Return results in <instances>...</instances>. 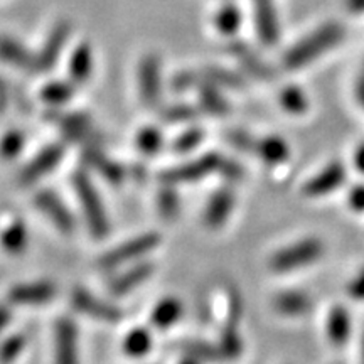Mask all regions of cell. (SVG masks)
<instances>
[{
  "label": "cell",
  "mask_w": 364,
  "mask_h": 364,
  "mask_svg": "<svg viewBox=\"0 0 364 364\" xmlns=\"http://www.w3.org/2000/svg\"><path fill=\"white\" fill-rule=\"evenodd\" d=\"M182 349H184V353L188 354V356L198 359V361H203V363L223 361L220 348L209 343H204V341H189V343L182 346Z\"/></svg>",
  "instance_id": "26"
},
{
  "label": "cell",
  "mask_w": 364,
  "mask_h": 364,
  "mask_svg": "<svg viewBox=\"0 0 364 364\" xmlns=\"http://www.w3.org/2000/svg\"><path fill=\"white\" fill-rule=\"evenodd\" d=\"M136 147L145 156H154L162 147V134L154 127L140 130L136 135Z\"/></svg>",
  "instance_id": "29"
},
{
  "label": "cell",
  "mask_w": 364,
  "mask_h": 364,
  "mask_svg": "<svg viewBox=\"0 0 364 364\" xmlns=\"http://www.w3.org/2000/svg\"><path fill=\"white\" fill-rule=\"evenodd\" d=\"M348 294L354 300H364V268L348 285Z\"/></svg>",
  "instance_id": "41"
},
{
  "label": "cell",
  "mask_w": 364,
  "mask_h": 364,
  "mask_svg": "<svg viewBox=\"0 0 364 364\" xmlns=\"http://www.w3.org/2000/svg\"><path fill=\"white\" fill-rule=\"evenodd\" d=\"M199 85H201L199 76L194 75V73H189V71H182L177 76H174V80H172V88L177 91L194 88V86H199Z\"/></svg>",
  "instance_id": "40"
},
{
  "label": "cell",
  "mask_w": 364,
  "mask_h": 364,
  "mask_svg": "<svg viewBox=\"0 0 364 364\" xmlns=\"http://www.w3.org/2000/svg\"><path fill=\"white\" fill-rule=\"evenodd\" d=\"M220 171H221V174L230 181H238L240 177L243 176V169H241V167L235 161H223Z\"/></svg>",
  "instance_id": "42"
},
{
  "label": "cell",
  "mask_w": 364,
  "mask_h": 364,
  "mask_svg": "<svg viewBox=\"0 0 364 364\" xmlns=\"http://www.w3.org/2000/svg\"><path fill=\"white\" fill-rule=\"evenodd\" d=\"M182 304L176 297H166L154 307L152 312V324L159 329H169L179 321L182 316Z\"/></svg>",
  "instance_id": "20"
},
{
  "label": "cell",
  "mask_w": 364,
  "mask_h": 364,
  "mask_svg": "<svg viewBox=\"0 0 364 364\" xmlns=\"http://www.w3.org/2000/svg\"><path fill=\"white\" fill-rule=\"evenodd\" d=\"M181 364H201V361H198V359H194V358L188 356V358H184V359H182Z\"/></svg>",
  "instance_id": "46"
},
{
  "label": "cell",
  "mask_w": 364,
  "mask_h": 364,
  "mask_svg": "<svg viewBox=\"0 0 364 364\" xmlns=\"http://www.w3.org/2000/svg\"><path fill=\"white\" fill-rule=\"evenodd\" d=\"M204 76H206L209 83H220L230 86V88H240L241 86V80L238 76L233 75V73L223 71L220 68H208V70L204 71Z\"/></svg>",
  "instance_id": "35"
},
{
  "label": "cell",
  "mask_w": 364,
  "mask_h": 364,
  "mask_svg": "<svg viewBox=\"0 0 364 364\" xmlns=\"http://www.w3.org/2000/svg\"><path fill=\"white\" fill-rule=\"evenodd\" d=\"M198 115V110L189 105H172V107L166 108L162 112L164 120L169 122V124H179V122H188L193 120Z\"/></svg>",
  "instance_id": "33"
},
{
  "label": "cell",
  "mask_w": 364,
  "mask_h": 364,
  "mask_svg": "<svg viewBox=\"0 0 364 364\" xmlns=\"http://www.w3.org/2000/svg\"><path fill=\"white\" fill-rule=\"evenodd\" d=\"M9 321H11V312L6 306H0V332L6 329Z\"/></svg>",
  "instance_id": "45"
},
{
  "label": "cell",
  "mask_w": 364,
  "mask_h": 364,
  "mask_svg": "<svg viewBox=\"0 0 364 364\" xmlns=\"http://www.w3.org/2000/svg\"><path fill=\"white\" fill-rule=\"evenodd\" d=\"M26 346V338L22 334H14L0 346V364H11L21 356Z\"/></svg>",
  "instance_id": "32"
},
{
  "label": "cell",
  "mask_w": 364,
  "mask_h": 364,
  "mask_svg": "<svg viewBox=\"0 0 364 364\" xmlns=\"http://www.w3.org/2000/svg\"><path fill=\"white\" fill-rule=\"evenodd\" d=\"M354 164H356L358 171L363 172V174H364V144L359 145L356 154H354Z\"/></svg>",
  "instance_id": "44"
},
{
  "label": "cell",
  "mask_w": 364,
  "mask_h": 364,
  "mask_svg": "<svg viewBox=\"0 0 364 364\" xmlns=\"http://www.w3.org/2000/svg\"><path fill=\"white\" fill-rule=\"evenodd\" d=\"M243 316V300L236 290H230L228 294V324L226 326H238L240 318Z\"/></svg>",
  "instance_id": "37"
},
{
  "label": "cell",
  "mask_w": 364,
  "mask_h": 364,
  "mask_svg": "<svg viewBox=\"0 0 364 364\" xmlns=\"http://www.w3.org/2000/svg\"><path fill=\"white\" fill-rule=\"evenodd\" d=\"M56 364H78V331L75 322L61 317L56 322Z\"/></svg>",
  "instance_id": "9"
},
{
  "label": "cell",
  "mask_w": 364,
  "mask_h": 364,
  "mask_svg": "<svg viewBox=\"0 0 364 364\" xmlns=\"http://www.w3.org/2000/svg\"><path fill=\"white\" fill-rule=\"evenodd\" d=\"M255 154H258L262 161H265L267 164H280L289 157V145L279 136H267V139L257 142Z\"/></svg>",
  "instance_id": "22"
},
{
  "label": "cell",
  "mask_w": 364,
  "mask_h": 364,
  "mask_svg": "<svg viewBox=\"0 0 364 364\" xmlns=\"http://www.w3.org/2000/svg\"><path fill=\"white\" fill-rule=\"evenodd\" d=\"M70 26L65 24V22L54 27L46 44L43 46V49H41V53L36 56V71L48 73L53 70V66L58 63L59 54L65 48V43L70 38Z\"/></svg>",
  "instance_id": "11"
},
{
  "label": "cell",
  "mask_w": 364,
  "mask_h": 364,
  "mask_svg": "<svg viewBox=\"0 0 364 364\" xmlns=\"http://www.w3.org/2000/svg\"><path fill=\"white\" fill-rule=\"evenodd\" d=\"M273 307L285 317H302L312 309V300L304 292L287 290V292H280L273 299Z\"/></svg>",
  "instance_id": "15"
},
{
  "label": "cell",
  "mask_w": 364,
  "mask_h": 364,
  "mask_svg": "<svg viewBox=\"0 0 364 364\" xmlns=\"http://www.w3.org/2000/svg\"><path fill=\"white\" fill-rule=\"evenodd\" d=\"M71 302L75 309L85 316L97 318V321L103 322H118L122 318L120 309L113 306L110 302H105V300L98 299L97 295L90 294L88 290L85 289H75L71 295Z\"/></svg>",
  "instance_id": "5"
},
{
  "label": "cell",
  "mask_w": 364,
  "mask_h": 364,
  "mask_svg": "<svg viewBox=\"0 0 364 364\" xmlns=\"http://www.w3.org/2000/svg\"><path fill=\"white\" fill-rule=\"evenodd\" d=\"M51 118L59 124L65 134L73 140L90 144L91 147H98L103 142V136L91 127V120L81 113H56L54 112Z\"/></svg>",
  "instance_id": "6"
},
{
  "label": "cell",
  "mask_w": 364,
  "mask_h": 364,
  "mask_svg": "<svg viewBox=\"0 0 364 364\" xmlns=\"http://www.w3.org/2000/svg\"><path fill=\"white\" fill-rule=\"evenodd\" d=\"M235 206V194L230 189H221L211 196L206 211H204V225L211 230L223 226L230 218Z\"/></svg>",
  "instance_id": "14"
},
{
  "label": "cell",
  "mask_w": 364,
  "mask_h": 364,
  "mask_svg": "<svg viewBox=\"0 0 364 364\" xmlns=\"http://www.w3.org/2000/svg\"><path fill=\"white\" fill-rule=\"evenodd\" d=\"M150 348H152V336H150L147 329H142V327L130 331L124 341L125 353L132 358L145 356L150 351Z\"/></svg>",
  "instance_id": "24"
},
{
  "label": "cell",
  "mask_w": 364,
  "mask_h": 364,
  "mask_svg": "<svg viewBox=\"0 0 364 364\" xmlns=\"http://www.w3.org/2000/svg\"><path fill=\"white\" fill-rule=\"evenodd\" d=\"M238 12H236L235 7H225L223 11H220L216 17V24H218V29L221 31V33H233L236 29V26H238Z\"/></svg>",
  "instance_id": "36"
},
{
  "label": "cell",
  "mask_w": 364,
  "mask_h": 364,
  "mask_svg": "<svg viewBox=\"0 0 364 364\" xmlns=\"http://www.w3.org/2000/svg\"><path fill=\"white\" fill-rule=\"evenodd\" d=\"M161 243V236L157 233H145L136 236V238H132L127 241V243L120 245V247L113 248L112 252L105 253L102 258H100L98 265L105 268V270H110V268L125 265V263L134 262L136 258L144 257L149 252H152L157 245Z\"/></svg>",
  "instance_id": "3"
},
{
  "label": "cell",
  "mask_w": 364,
  "mask_h": 364,
  "mask_svg": "<svg viewBox=\"0 0 364 364\" xmlns=\"http://www.w3.org/2000/svg\"><path fill=\"white\" fill-rule=\"evenodd\" d=\"M63 154H65V150H63V145L59 144L48 145L44 150H41L38 156L22 169L19 177L22 184H33V182L39 181L48 172H51L61 162Z\"/></svg>",
  "instance_id": "10"
},
{
  "label": "cell",
  "mask_w": 364,
  "mask_h": 364,
  "mask_svg": "<svg viewBox=\"0 0 364 364\" xmlns=\"http://www.w3.org/2000/svg\"><path fill=\"white\" fill-rule=\"evenodd\" d=\"M140 97L147 107H157L161 102V61L156 54H149L139 66Z\"/></svg>",
  "instance_id": "7"
},
{
  "label": "cell",
  "mask_w": 364,
  "mask_h": 364,
  "mask_svg": "<svg viewBox=\"0 0 364 364\" xmlns=\"http://www.w3.org/2000/svg\"><path fill=\"white\" fill-rule=\"evenodd\" d=\"M36 206L44 213L54 223L63 233H71L75 230V218H73L71 211L65 206V203L59 199L58 194L51 193V191H41L36 194Z\"/></svg>",
  "instance_id": "8"
},
{
  "label": "cell",
  "mask_w": 364,
  "mask_h": 364,
  "mask_svg": "<svg viewBox=\"0 0 364 364\" xmlns=\"http://www.w3.org/2000/svg\"><path fill=\"white\" fill-rule=\"evenodd\" d=\"M204 139V134L199 129H191L188 132H184L179 139L174 142V150L179 154H186L189 150H193L201 144V140Z\"/></svg>",
  "instance_id": "34"
},
{
  "label": "cell",
  "mask_w": 364,
  "mask_h": 364,
  "mask_svg": "<svg viewBox=\"0 0 364 364\" xmlns=\"http://www.w3.org/2000/svg\"><path fill=\"white\" fill-rule=\"evenodd\" d=\"M346 181V169L343 164L332 162L326 169H322L316 177L304 186V193L312 198H321V196L331 194L344 184Z\"/></svg>",
  "instance_id": "12"
},
{
  "label": "cell",
  "mask_w": 364,
  "mask_h": 364,
  "mask_svg": "<svg viewBox=\"0 0 364 364\" xmlns=\"http://www.w3.org/2000/svg\"><path fill=\"white\" fill-rule=\"evenodd\" d=\"M73 93H75V88H73L71 83H68V81H53V83L44 86L41 97L49 105H63L70 102Z\"/></svg>",
  "instance_id": "28"
},
{
  "label": "cell",
  "mask_w": 364,
  "mask_h": 364,
  "mask_svg": "<svg viewBox=\"0 0 364 364\" xmlns=\"http://www.w3.org/2000/svg\"><path fill=\"white\" fill-rule=\"evenodd\" d=\"M361 361L364 364V331H363V339H361Z\"/></svg>",
  "instance_id": "47"
},
{
  "label": "cell",
  "mask_w": 364,
  "mask_h": 364,
  "mask_svg": "<svg viewBox=\"0 0 364 364\" xmlns=\"http://www.w3.org/2000/svg\"><path fill=\"white\" fill-rule=\"evenodd\" d=\"M93 70V54L88 44H80L70 61V76L76 83H85Z\"/></svg>",
  "instance_id": "21"
},
{
  "label": "cell",
  "mask_w": 364,
  "mask_h": 364,
  "mask_svg": "<svg viewBox=\"0 0 364 364\" xmlns=\"http://www.w3.org/2000/svg\"><path fill=\"white\" fill-rule=\"evenodd\" d=\"M85 161L90 164L93 169H97L105 179L118 184V182L124 181V169L122 166H118L115 161H112L110 157H107L98 147H90L85 150Z\"/></svg>",
  "instance_id": "18"
},
{
  "label": "cell",
  "mask_w": 364,
  "mask_h": 364,
  "mask_svg": "<svg viewBox=\"0 0 364 364\" xmlns=\"http://www.w3.org/2000/svg\"><path fill=\"white\" fill-rule=\"evenodd\" d=\"M349 334H351V317H349V312L343 306L332 307L329 317H327V336H329V341L336 346H343L349 339Z\"/></svg>",
  "instance_id": "19"
},
{
  "label": "cell",
  "mask_w": 364,
  "mask_h": 364,
  "mask_svg": "<svg viewBox=\"0 0 364 364\" xmlns=\"http://www.w3.org/2000/svg\"><path fill=\"white\" fill-rule=\"evenodd\" d=\"M24 134L19 130H11L0 140V156L4 159H14L21 154L22 147H24Z\"/></svg>",
  "instance_id": "31"
},
{
  "label": "cell",
  "mask_w": 364,
  "mask_h": 364,
  "mask_svg": "<svg viewBox=\"0 0 364 364\" xmlns=\"http://www.w3.org/2000/svg\"><path fill=\"white\" fill-rule=\"evenodd\" d=\"M225 159H223L220 154H206V156L196 159V161L184 164V166L176 167V169H171L164 172L161 179L166 182V184H182V182H196L199 179H204L211 172L220 171L221 164Z\"/></svg>",
  "instance_id": "4"
},
{
  "label": "cell",
  "mask_w": 364,
  "mask_h": 364,
  "mask_svg": "<svg viewBox=\"0 0 364 364\" xmlns=\"http://www.w3.org/2000/svg\"><path fill=\"white\" fill-rule=\"evenodd\" d=\"M348 199L354 211H364V186H354Z\"/></svg>",
  "instance_id": "43"
},
{
  "label": "cell",
  "mask_w": 364,
  "mask_h": 364,
  "mask_svg": "<svg viewBox=\"0 0 364 364\" xmlns=\"http://www.w3.org/2000/svg\"><path fill=\"white\" fill-rule=\"evenodd\" d=\"M0 59L21 70L36 71V56L31 54L21 43L11 38H0Z\"/></svg>",
  "instance_id": "16"
},
{
  "label": "cell",
  "mask_w": 364,
  "mask_h": 364,
  "mask_svg": "<svg viewBox=\"0 0 364 364\" xmlns=\"http://www.w3.org/2000/svg\"><path fill=\"white\" fill-rule=\"evenodd\" d=\"M56 295V287L49 282H34V284H21L12 287L9 300L17 306H39L48 304Z\"/></svg>",
  "instance_id": "13"
},
{
  "label": "cell",
  "mask_w": 364,
  "mask_h": 364,
  "mask_svg": "<svg viewBox=\"0 0 364 364\" xmlns=\"http://www.w3.org/2000/svg\"><path fill=\"white\" fill-rule=\"evenodd\" d=\"M73 186H75L76 196H78L81 206H83L91 235L95 238H105L110 233V221H108L107 211H105L98 191L91 184L90 177L81 174V172H76L75 177H73Z\"/></svg>",
  "instance_id": "1"
},
{
  "label": "cell",
  "mask_w": 364,
  "mask_h": 364,
  "mask_svg": "<svg viewBox=\"0 0 364 364\" xmlns=\"http://www.w3.org/2000/svg\"><path fill=\"white\" fill-rule=\"evenodd\" d=\"M223 359H236L243 353V341H241L236 326H226L221 331L220 341H218Z\"/></svg>",
  "instance_id": "25"
},
{
  "label": "cell",
  "mask_w": 364,
  "mask_h": 364,
  "mask_svg": "<svg viewBox=\"0 0 364 364\" xmlns=\"http://www.w3.org/2000/svg\"><path fill=\"white\" fill-rule=\"evenodd\" d=\"M282 105L292 113H302L306 110V98L297 90H287L282 97Z\"/></svg>",
  "instance_id": "38"
},
{
  "label": "cell",
  "mask_w": 364,
  "mask_h": 364,
  "mask_svg": "<svg viewBox=\"0 0 364 364\" xmlns=\"http://www.w3.org/2000/svg\"><path fill=\"white\" fill-rule=\"evenodd\" d=\"M228 142L233 144L241 152H255L257 150V142L248 134L241 130H233L228 134Z\"/></svg>",
  "instance_id": "39"
},
{
  "label": "cell",
  "mask_w": 364,
  "mask_h": 364,
  "mask_svg": "<svg viewBox=\"0 0 364 364\" xmlns=\"http://www.w3.org/2000/svg\"><path fill=\"white\" fill-rule=\"evenodd\" d=\"M2 247L6 252L12 255H19L27 248V241H29V235H27L26 226L21 221H16L14 225L7 228L2 233Z\"/></svg>",
  "instance_id": "23"
},
{
  "label": "cell",
  "mask_w": 364,
  "mask_h": 364,
  "mask_svg": "<svg viewBox=\"0 0 364 364\" xmlns=\"http://www.w3.org/2000/svg\"><path fill=\"white\" fill-rule=\"evenodd\" d=\"M199 100H201L203 107L206 108L208 112L215 113V115H225V113L230 110L225 98H223L211 85H208L206 81H203V83L199 85Z\"/></svg>",
  "instance_id": "27"
},
{
  "label": "cell",
  "mask_w": 364,
  "mask_h": 364,
  "mask_svg": "<svg viewBox=\"0 0 364 364\" xmlns=\"http://www.w3.org/2000/svg\"><path fill=\"white\" fill-rule=\"evenodd\" d=\"M157 206H159V211H161V215L166 218V220H174V218L179 215V208H181L179 196H177L176 189L172 188L162 189L161 193H159Z\"/></svg>",
  "instance_id": "30"
},
{
  "label": "cell",
  "mask_w": 364,
  "mask_h": 364,
  "mask_svg": "<svg viewBox=\"0 0 364 364\" xmlns=\"http://www.w3.org/2000/svg\"><path fill=\"white\" fill-rule=\"evenodd\" d=\"M154 272V265L152 263H136L135 267H132L130 270H127L125 273H122V275H118L115 280L110 284V290L112 294L115 295H124V294H129L132 290L136 289L142 282H145L149 279L150 275H152Z\"/></svg>",
  "instance_id": "17"
},
{
  "label": "cell",
  "mask_w": 364,
  "mask_h": 364,
  "mask_svg": "<svg viewBox=\"0 0 364 364\" xmlns=\"http://www.w3.org/2000/svg\"><path fill=\"white\" fill-rule=\"evenodd\" d=\"M324 253V245L317 238H307L282 248L270 258V267L277 273H289L312 265Z\"/></svg>",
  "instance_id": "2"
}]
</instances>
